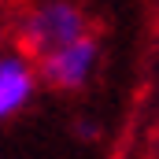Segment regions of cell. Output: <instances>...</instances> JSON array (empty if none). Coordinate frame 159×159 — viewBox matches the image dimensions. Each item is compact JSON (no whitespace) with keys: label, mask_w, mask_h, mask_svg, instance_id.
<instances>
[{"label":"cell","mask_w":159,"mask_h":159,"mask_svg":"<svg viewBox=\"0 0 159 159\" xmlns=\"http://www.w3.org/2000/svg\"><path fill=\"white\" fill-rule=\"evenodd\" d=\"M85 34H93V22H89V11L81 0H30L26 11L15 19L19 48L30 52L34 59L85 37Z\"/></svg>","instance_id":"6da1fadb"},{"label":"cell","mask_w":159,"mask_h":159,"mask_svg":"<svg viewBox=\"0 0 159 159\" xmlns=\"http://www.w3.org/2000/svg\"><path fill=\"white\" fill-rule=\"evenodd\" d=\"M37 70H41V85H48L56 93H81L100 70V37L85 34V37L41 56Z\"/></svg>","instance_id":"7a4b0ae2"},{"label":"cell","mask_w":159,"mask_h":159,"mask_svg":"<svg viewBox=\"0 0 159 159\" xmlns=\"http://www.w3.org/2000/svg\"><path fill=\"white\" fill-rule=\"evenodd\" d=\"M41 89V70L37 59L30 52H22L19 44L15 48H0V126L11 119H19L34 100H37Z\"/></svg>","instance_id":"3957f363"},{"label":"cell","mask_w":159,"mask_h":159,"mask_svg":"<svg viewBox=\"0 0 159 159\" xmlns=\"http://www.w3.org/2000/svg\"><path fill=\"white\" fill-rule=\"evenodd\" d=\"M7 30H11V22H7V11H4V4H0V48H4V41H7Z\"/></svg>","instance_id":"277c9868"}]
</instances>
